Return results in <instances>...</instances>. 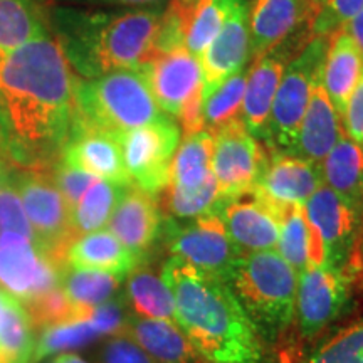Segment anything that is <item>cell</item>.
<instances>
[{
	"mask_svg": "<svg viewBox=\"0 0 363 363\" xmlns=\"http://www.w3.org/2000/svg\"><path fill=\"white\" fill-rule=\"evenodd\" d=\"M348 281L337 267L308 266L298 274L296 315L305 337H313L342 313Z\"/></svg>",
	"mask_w": 363,
	"mask_h": 363,
	"instance_id": "obj_14",
	"label": "cell"
},
{
	"mask_svg": "<svg viewBox=\"0 0 363 363\" xmlns=\"http://www.w3.org/2000/svg\"><path fill=\"white\" fill-rule=\"evenodd\" d=\"M363 56L347 30L335 33L328 40V49L321 69V83L340 118L360 79Z\"/></svg>",
	"mask_w": 363,
	"mask_h": 363,
	"instance_id": "obj_23",
	"label": "cell"
},
{
	"mask_svg": "<svg viewBox=\"0 0 363 363\" xmlns=\"http://www.w3.org/2000/svg\"><path fill=\"white\" fill-rule=\"evenodd\" d=\"M24 310L27 316H29L30 325H33L34 330H44L48 326L62 323V321L72 320L76 316H84L69 301V298L66 296L61 284L57 288L51 289V291L27 301L24 305Z\"/></svg>",
	"mask_w": 363,
	"mask_h": 363,
	"instance_id": "obj_38",
	"label": "cell"
},
{
	"mask_svg": "<svg viewBox=\"0 0 363 363\" xmlns=\"http://www.w3.org/2000/svg\"><path fill=\"white\" fill-rule=\"evenodd\" d=\"M315 0H256L249 11V56L252 62L286 43L316 13Z\"/></svg>",
	"mask_w": 363,
	"mask_h": 363,
	"instance_id": "obj_17",
	"label": "cell"
},
{
	"mask_svg": "<svg viewBox=\"0 0 363 363\" xmlns=\"http://www.w3.org/2000/svg\"><path fill=\"white\" fill-rule=\"evenodd\" d=\"M326 38H311L301 52L286 66L279 88L272 101L266 138L291 153L298 131L310 103L313 86L320 78L328 49Z\"/></svg>",
	"mask_w": 363,
	"mask_h": 363,
	"instance_id": "obj_6",
	"label": "cell"
},
{
	"mask_svg": "<svg viewBox=\"0 0 363 363\" xmlns=\"http://www.w3.org/2000/svg\"><path fill=\"white\" fill-rule=\"evenodd\" d=\"M160 229L162 217L153 195L130 184L108 222V230L135 256L142 257L157 240Z\"/></svg>",
	"mask_w": 363,
	"mask_h": 363,
	"instance_id": "obj_20",
	"label": "cell"
},
{
	"mask_svg": "<svg viewBox=\"0 0 363 363\" xmlns=\"http://www.w3.org/2000/svg\"><path fill=\"white\" fill-rule=\"evenodd\" d=\"M163 192H165L170 214L180 219H195V217L211 214V212H216L220 202L224 201L214 175L202 187L195 190H180L169 185Z\"/></svg>",
	"mask_w": 363,
	"mask_h": 363,
	"instance_id": "obj_37",
	"label": "cell"
},
{
	"mask_svg": "<svg viewBox=\"0 0 363 363\" xmlns=\"http://www.w3.org/2000/svg\"><path fill=\"white\" fill-rule=\"evenodd\" d=\"M169 246L174 257H180L225 283L242 256L217 212L195 217L187 225L170 224Z\"/></svg>",
	"mask_w": 363,
	"mask_h": 363,
	"instance_id": "obj_11",
	"label": "cell"
},
{
	"mask_svg": "<svg viewBox=\"0 0 363 363\" xmlns=\"http://www.w3.org/2000/svg\"><path fill=\"white\" fill-rule=\"evenodd\" d=\"M9 152H11V138H9L6 121H4L2 111H0V157L9 155Z\"/></svg>",
	"mask_w": 363,
	"mask_h": 363,
	"instance_id": "obj_46",
	"label": "cell"
},
{
	"mask_svg": "<svg viewBox=\"0 0 363 363\" xmlns=\"http://www.w3.org/2000/svg\"><path fill=\"white\" fill-rule=\"evenodd\" d=\"M126 187L128 185L101 179L94 182L71 211V230L74 239L108 225Z\"/></svg>",
	"mask_w": 363,
	"mask_h": 363,
	"instance_id": "obj_29",
	"label": "cell"
},
{
	"mask_svg": "<svg viewBox=\"0 0 363 363\" xmlns=\"http://www.w3.org/2000/svg\"><path fill=\"white\" fill-rule=\"evenodd\" d=\"M160 17L148 11L83 16L66 26L65 39L59 43L69 65L88 79L113 71L138 69L152 57Z\"/></svg>",
	"mask_w": 363,
	"mask_h": 363,
	"instance_id": "obj_3",
	"label": "cell"
},
{
	"mask_svg": "<svg viewBox=\"0 0 363 363\" xmlns=\"http://www.w3.org/2000/svg\"><path fill=\"white\" fill-rule=\"evenodd\" d=\"M49 363H88V362L83 360V358L78 355H74V353H61V355H57Z\"/></svg>",
	"mask_w": 363,
	"mask_h": 363,
	"instance_id": "obj_47",
	"label": "cell"
},
{
	"mask_svg": "<svg viewBox=\"0 0 363 363\" xmlns=\"http://www.w3.org/2000/svg\"><path fill=\"white\" fill-rule=\"evenodd\" d=\"M214 135L212 174L222 199H234L251 192L266 167V157L256 136L249 133L240 120H234Z\"/></svg>",
	"mask_w": 363,
	"mask_h": 363,
	"instance_id": "obj_12",
	"label": "cell"
},
{
	"mask_svg": "<svg viewBox=\"0 0 363 363\" xmlns=\"http://www.w3.org/2000/svg\"><path fill=\"white\" fill-rule=\"evenodd\" d=\"M343 135L342 118L326 94L320 74V78L313 86L310 103H308L306 113L303 116L296 145L291 153L320 165Z\"/></svg>",
	"mask_w": 363,
	"mask_h": 363,
	"instance_id": "obj_21",
	"label": "cell"
},
{
	"mask_svg": "<svg viewBox=\"0 0 363 363\" xmlns=\"http://www.w3.org/2000/svg\"><path fill=\"white\" fill-rule=\"evenodd\" d=\"M216 212L242 252L271 251L278 246L281 212L254 190L239 197L224 199Z\"/></svg>",
	"mask_w": 363,
	"mask_h": 363,
	"instance_id": "obj_15",
	"label": "cell"
},
{
	"mask_svg": "<svg viewBox=\"0 0 363 363\" xmlns=\"http://www.w3.org/2000/svg\"><path fill=\"white\" fill-rule=\"evenodd\" d=\"M4 301H6V293L0 289V316H2V311H4Z\"/></svg>",
	"mask_w": 363,
	"mask_h": 363,
	"instance_id": "obj_50",
	"label": "cell"
},
{
	"mask_svg": "<svg viewBox=\"0 0 363 363\" xmlns=\"http://www.w3.org/2000/svg\"><path fill=\"white\" fill-rule=\"evenodd\" d=\"M45 30L34 0H0V59Z\"/></svg>",
	"mask_w": 363,
	"mask_h": 363,
	"instance_id": "obj_33",
	"label": "cell"
},
{
	"mask_svg": "<svg viewBox=\"0 0 363 363\" xmlns=\"http://www.w3.org/2000/svg\"><path fill=\"white\" fill-rule=\"evenodd\" d=\"M227 284L261 338L274 340L291 325L298 272L278 251L242 252Z\"/></svg>",
	"mask_w": 363,
	"mask_h": 363,
	"instance_id": "obj_4",
	"label": "cell"
},
{
	"mask_svg": "<svg viewBox=\"0 0 363 363\" xmlns=\"http://www.w3.org/2000/svg\"><path fill=\"white\" fill-rule=\"evenodd\" d=\"M131 184L150 195L169 187L172 160L182 140V130L170 116L116 135Z\"/></svg>",
	"mask_w": 363,
	"mask_h": 363,
	"instance_id": "obj_8",
	"label": "cell"
},
{
	"mask_svg": "<svg viewBox=\"0 0 363 363\" xmlns=\"http://www.w3.org/2000/svg\"><path fill=\"white\" fill-rule=\"evenodd\" d=\"M121 278L106 271L88 267L65 266L61 274V288L76 306V310L88 315L94 308L103 305L116 293Z\"/></svg>",
	"mask_w": 363,
	"mask_h": 363,
	"instance_id": "obj_30",
	"label": "cell"
},
{
	"mask_svg": "<svg viewBox=\"0 0 363 363\" xmlns=\"http://www.w3.org/2000/svg\"><path fill=\"white\" fill-rule=\"evenodd\" d=\"M99 337H103V335L93 318H91V313L62 321V323L48 326V328L43 330L38 343H35L34 363L49 355L76 350V348L84 347V345L94 342Z\"/></svg>",
	"mask_w": 363,
	"mask_h": 363,
	"instance_id": "obj_34",
	"label": "cell"
},
{
	"mask_svg": "<svg viewBox=\"0 0 363 363\" xmlns=\"http://www.w3.org/2000/svg\"><path fill=\"white\" fill-rule=\"evenodd\" d=\"M308 222V266L337 267L347 261L357 239L362 211L340 197L328 185L308 199L305 206Z\"/></svg>",
	"mask_w": 363,
	"mask_h": 363,
	"instance_id": "obj_7",
	"label": "cell"
},
{
	"mask_svg": "<svg viewBox=\"0 0 363 363\" xmlns=\"http://www.w3.org/2000/svg\"><path fill=\"white\" fill-rule=\"evenodd\" d=\"M158 108L170 118H179L195 96L202 94V69L187 45L153 51L142 67Z\"/></svg>",
	"mask_w": 363,
	"mask_h": 363,
	"instance_id": "obj_13",
	"label": "cell"
},
{
	"mask_svg": "<svg viewBox=\"0 0 363 363\" xmlns=\"http://www.w3.org/2000/svg\"><path fill=\"white\" fill-rule=\"evenodd\" d=\"M315 2H316V6H320V2H321V0H315Z\"/></svg>",
	"mask_w": 363,
	"mask_h": 363,
	"instance_id": "obj_51",
	"label": "cell"
},
{
	"mask_svg": "<svg viewBox=\"0 0 363 363\" xmlns=\"http://www.w3.org/2000/svg\"><path fill=\"white\" fill-rule=\"evenodd\" d=\"M278 252L281 257L301 272L308 267V222L303 206H288L283 208L279 219V240Z\"/></svg>",
	"mask_w": 363,
	"mask_h": 363,
	"instance_id": "obj_36",
	"label": "cell"
},
{
	"mask_svg": "<svg viewBox=\"0 0 363 363\" xmlns=\"http://www.w3.org/2000/svg\"><path fill=\"white\" fill-rule=\"evenodd\" d=\"M126 293L135 311L142 318L163 320L177 323V308L174 294L162 279L147 269H135L128 274Z\"/></svg>",
	"mask_w": 363,
	"mask_h": 363,
	"instance_id": "obj_31",
	"label": "cell"
},
{
	"mask_svg": "<svg viewBox=\"0 0 363 363\" xmlns=\"http://www.w3.org/2000/svg\"><path fill=\"white\" fill-rule=\"evenodd\" d=\"M244 88H246V71H239L222 83L202 104L203 130L216 131L230 121L239 120L242 108Z\"/></svg>",
	"mask_w": 363,
	"mask_h": 363,
	"instance_id": "obj_35",
	"label": "cell"
},
{
	"mask_svg": "<svg viewBox=\"0 0 363 363\" xmlns=\"http://www.w3.org/2000/svg\"><path fill=\"white\" fill-rule=\"evenodd\" d=\"M308 363H363V320L326 340Z\"/></svg>",
	"mask_w": 363,
	"mask_h": 363,
	"instance_id": "obj_39",
	"label": "cell"
},
{
	"mask_svg": "<svg viewBox=\"0 0 363 363\" xmlns=\"http://www.w3.org/2000/svg\"><path fill=\"white\" fill-rule=\"evenodd\" d=\"M125 330L157 363H202L203 360L180 326L170 321L136 318Z\"/></svg>",
	"mask_w": 363,
	"mask_h": 363,
	"instance_id": "obj_25",
	"label": "cell"
},
{
	"mask_svg": "<svg viewBox=\"0 0 363 363\" xmlns=\"http://www.w3.org/2000/svg\"><path fill=\"white\" fill-rule=\"evenodd\" d=\"M249 57V6L238 0L229 16L201 57L202 99H207L230 76L244 69Z\"/></svg>",
	"mask_w": 363,
	"mask_h": 363,
	"instance_id": "obj_16",
	"label": "cell"
},
{
	"mask_svg": "<svg viewBox=\"0 0 363 363\" xmlns=\"http://www.w3.org/2000/svg\"><path fill=\"white\" fill-rule=\"evenodd\" d=\"M101 363H157L131 338H113L101 353Z\"/></svg>",
	"mask_w": 363,
	"mask_h": 363,
	"instance_id": "obj_43",
	"label": "cell"
},
{
	"mask_svg": "<svg viewBox=\"0 0 363 363\" xmlns=\"http://www.w3.org/2000/svg\"><path fill=\"white\" fill-rule=\"evenodd\" d=\"M235 2L238 0H174L170 4L184 30L185 45L199 61L219 34Z\"/></svg>",
	"mask_w": 363,
	"mask_h": 363,
	"instance_id": "obj_26",
	"label": "cell"
},
{
	"mask_svg": "<svg viewBox=\"0 0 363 363\" xmlns=\"http://www.w3.org/2000/svg\"><path fill=\"white\" fill-rule=\"evenodd\" d=\"M26 216L33 225L39 246L54 261L66 266V252L74 240L71 230V207L59 192L52 177L39 169H24L13 179Z\"/></svg>",
	"mask_w": 363,
	"mask_h": 363,
	"instance_id": "obj_9",
	"label": "cell"
},
{
	"mask_svg": "<svg viewBox=\"0 0 363 363\" xmlns=\"http://www.w3.org/2000/svg\"><path fill=\"white\" fill-rule=\"evenodd\" d=\"M74 99V121L115 136L165 116L142 69L113 71L76 83Z\"/></svg>",
	"mask_w": 363,
	"mask_h": 363,
	"instance_id": "obj_5",
	"label": "cell"
},
{
	"mask_svg": "<svg viewBox=\"0 0 363 363\" xmlns=\"http://www.w3.org/2000/svg\"><path fill=\"white\" fill-rule=\"evenodd\" d=\"M162 279L174 294L177 323L203 360L266 363L262 338L225 281L174 256Z\"/></svg>",
	"mask_w": 363,
	"mask_h": 363,
	"instance_id": "obj_2",
	"label": "cell"
},
{
	"mask_svg": "<svg viewBox=\"0 0 363 363\" xmlns=\"http://www.w3.org/2000/svg\"><path fill=\"white\" fill-rule=\"evenodd\" d=\"M74 88L69 59L48 30L0 59V111L17 145L12 158L27 165L33 153L66 143L76 115Z\"/></svg>",
	"mask_w": 363,
	"mask_h": 363,
	"instance_id": "obj_1",
	"label": "cell"
},
{
	"mask_svg": "<svg viewBox=\"0 0 363 363\" xmlns=\"http://www.w3.org/2000/svg\"><path fill=\"white\" fill-rule=\"evenodd\" d=\"M323 184L363 211V145L343 135L320 163Z\"/></svg>",
	"mask_w": 363,
	"mask_h": 363,
	"instance_id": "obj_27",
	"label": "cell"
},
{
	"mask_svg": "<svg viewBox=\"0 0 363 363\" xmlns=\"http://www.w3.org/2000/svg\"><path fill=\"white\" fill-rule=\"evenodd\" d=\"M214 135L207 130L185 135L172 160L170 187L195 190L202 187L212 175Z\"/></svg>",
	"mask_w": 363,
	"mask_h": 363,
	"instance_id": "obj_28",
	"label": "cell"
},
{
	"mask_svg": "<svg viewBox=\"0 0 363 363\" xmlns=\"http://www.w3.org/2000/svg\"><path fill=\"white\" fill-rule=\"evenodd\" d=\"M345 135L363 145V71L342 116Z\"/></svg>",
	"mask_w": 363,
	"mask_h": 363,
	"instance_id": "obj_44",
	"label": "cell"
},
{
	"mask_svg": "<svg viewBox=\"0 0 363 363\" xmlns=\"http://www.w3.org/2000/svg\"><path fill=\"white\" fill-rule=\"evenodd\" d=\"M52 180L72 211V207L79 202V199L83 197L86 190L99 179L88 174V172L74 169V167L66 165V163L61 162L56 167V170H54Z\"/></svg>",
	"mask_w": 363,
	"mask_h": 363,
	"instance_id": "obj_42",
	"label": "cell"
},
{
	"mask_svg": "<svg viewBox=\"0 0 363 363\" xmlns=\"http://www.w3.org/2000/svg\"><path fill=\"white\" fill-rule=\"evenodd\" d=\"M61 162L101 180L121 185L131 184L116 136L78 121L72 123L71 133L62 145Z\"/></svg>",
	"mask_w": 363,
	"mask_h": 363,
	"instance_id": "obj_19",
	"label": "cell"
},
{
	"mask_svg": "<svg viewBox=\"0 0 363 363\" xmlns=\"http://www.w3.org/2000/svg\"><path fill=\"white\" fill-rule=\"evenodd\" d=\"M104 2L118 4V6H150V4H158L162 0H104Z\"/></svg>",
	"mask_w": 363,
	"mask_h": 363,
	"instance_id": "obj_48",
	"label": "cell"
},
{
	"mask_svg": "<svg viewBox=\"0 0 363 363\" xmlns=\"http://www.w3.org/2000/svg\"><path fill=\"white\" fill-rule=\"evenodd\" d=\"M9 180V174L6 170V165H4L2 158H0V185H4Z\"/></svg>",
	"mask_w": 363,
	"mask_h": 363,
	"instance_id": "obj_49",
	"label": "cell"
},
{
	"mask_svg": "<svg viewBox=\"0 0 363 363\" xmlns=\"http://www.w3.org/2000/svg\"><path fill=\"white\" fill-rule=\"evenodd\" d=\"M0 233H16L38 242L33 225L26 216L21 195L11 179L0 185Z\"/></svg>",
	"mask_w": 363,
	"mask_h": 363,
	"instance_id": "obj_41",
	"label": "cell"
},
{
	"mask_svg": "<svg viewBox=\"0 0 363 363\" xmlns=\"http://www.w3.org/2000/svg\"><path fill=\"white\" fill-rule=\"evenodd\" d=\"M363 9V0H321L313 17L310 33L311 38H326L350 22Z\"/></svg>",
	"mask_w": 363,
	"mask_h": 363,
	"instance_id": "obj_40",
	"label": "cell"
},
{
	"mask_svg": "<svg viewBox=\"0 0 363 363\" xmlns=\"http://www.w3.org/2000/svg\"><path fill=\"white\" fill-rule=\"evenodd\" d=\"M62 269L35 240L0 233V289L21 305L57 288Z\"/></svg>",
	"mask_w": 363,
	"mask_h": 363,
	"instance_id": "obj_10",
	"label": "cell"
},
{
	"mask_svg": "<svg viewBox=\"0 0 363 363\" xmlns=\"http://www.w3.org/2000/svg\"><path fill=\"white\" fill-rule=\"evenodd\" d=\"M343 29L350 34V38L353 40H355V44L358 45V49H360L363 56V9L357 13L355 17H353L350 22H348L347 26L343 27Z\"/></svg>",
	"mask_w": 363,
	"mask_h": 363,
	"instance_id": "obj_45",
	"label": "cell"
},
{
	"mask_svg": "<svg viewBox=\"0 0 363 363\" xmlns=\"http://www.w3.org/2000/svg\"><path fill=\"white\" fill-rule=\"evenodd\" d=\"M323 184L318 163L293 153H274L252 190L267 203L283 212L288 206H305L308 199Z\"/></svg>",
	"mask_w": 363,
	"mask_h": 363,
	"instance_id": "obj_18",
	"label": "cell"
},
{
	"mask_svg": "<svg viewBox=\"0 0 363 363\" xmlns=\"http://www.w3.org/2000/svg\"><path fill=\"white\" fill-rule=\"evenodd\" d=\"M34 328L17 299L6 293L0 316V363H34Z\"/></svg>",
	"mask_w": 363,
	"mask_h": 363,
	"instance_id": "obj_32",
	"label": "cell"
},
{
	"mask_svg": "<svg viewBox=\"0 0 363 363\" xmlns=\"http://www.w3.org/2000/svg\"><path fill=\"white\" fill-rule=\"evenodd\" d=\"M140 257L118 240L111 230H96L79 235L69 244L66 264L106 271L123 279L136 269Z\"/></svg>",
	"mask_w": 363,
	"mask_h": 363,
	"instance_id": "obj_24",
	"label": "cell"
},
{
	"mask_svg": "<svg viewBox=\"0 0 363 363\" xmlns=\"http://www.w3.org/2000/svg\"><path fill=\"white\" fill-rule=\"evenodd\" d=\"M283 72L284 65L272 54L254 61L251 69L247 71L239 120L254 136L266 138L272 101L279 88Z\"/></svg>",
	"mask_w": 363,
	"mask_h": 363,
	"instance_id": "obj_22",
	"label": "cell"
}]
</instances>
